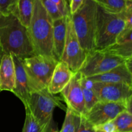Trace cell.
Returning <instances> with one entry per match:
<instances>
[{"mask_svg":"<svg viewBox=\"0 0 132 132\" xmlns=\"http://www.w3.org/2000/svg\"><path fill=\"white\" fill-rule=\"evenodd\" d=\"M0 45L3 53L14 54L21 59L37 55L28 28L12 13L0 14Z\"/></svg>","mask_w":132,"mask_h":132,"instance_id":"1","label":"cell"},{"mask_svg":"<svg viewBox=\"0 0 132 132\" xmlns=\"http://www.w3.org/2000/svg\"><path fill=\"white\" fill-rule=\"evenodd\" d=\"M27 28L36 54L55 58L53 49V20L40 0H34L33 13Z\"/></svg>","mask_w":132,"mask_h":132,"instance_id":"2","label":"cell"},{"mask_svg":"<svg viewBox=\"0 0 132 132\" xmlns=\"http://www.w3.org/2000/svg\"><path fill=\"white\" fill-rule=\"evenodd\" d=\"M61 100V98L50 93L47 88H45L32 92L24 107L32 114L44 131L58 132L53 119V113L56 107L65 111L67 108Z\"/></svg>","mask_w":132,"mask_h":132,"instance_id":"3","label":"cell"},{"mask_svg":"<svg viewBox=\"0 0 132 132\" xmlns=\"http://www.w3.org/2000/svg\"><path fill=\"white\" fill-rule=\"evenodd\" d=\"M97 10V5L93 0H85L75 12L70 14L77 39L86 52L95 49Z\"/></svg>","mask_w":132,"mask_h":132,"instance_id":"4","label":"cell"},{"mask_svg":"<svg viewBox=\"0 0 132 132\" xmlns=\"http://www.w3.org/2000/svg\"><path fill=\"white\" fill-rule=\"evenodd\" d=\"M125 26L126 21L122 12H108L97 5L95 49H104L116 43Z\"/></svg>","mask_w":132,"mask_h":132,"instance_id":"5","label":"cell"},{"mask_svg":"<svg viewBox=\"0 0 132 132\" xmlns=\"http://www.w3.org/2000/svg\"><path fill=\"white\" fill-rule=\"evenodd\" d=\"M58 62L53 57L41 54L23 59L31 93L48 87Z\"/></svg>","mask_w":132,"mask_h":132,"instance_id":"6","label":"cell"},{"mask_svg":"<svg viewBox=\"0 0 132 132\" xmlns=\"http://www.w3.org/2000/svg\"><path fill=\"white\" fill-rule=\"evenodd\" d=\"M126 61L104 49H94L87 52L79 72L86 77H90L107 72Z\"/></svg>","mask_w":132,"mask_h":132,"instance_id":"7","label":"cell"},{"mask_svg":"<svg viewBox=\"0 0 132 132\" xmlns=\"http://www.w3.org/2000/svg\"><path fill=\"white\" fill-rule=\"evenodd\" d=\"M67 30L64 49L60 61L67 63L73 72L79 71L86 58L87 52L81 47L73 28L70 13L67 16Z\"/></svg>","mask_w":132,"mask_h":132,"instance_id":"8","label":"cell"},{"mask_svg":"<svg viewBox=\"0 0 132 132\" xmlns=\"http://www.w3.org/2000/svg\"><path fill=\"white\" fill-rule=\"evenodd\" d=\"M131 100L128 103L98 101L83 115L93 126H97L112 121L125 110L131 112Z\"/></svg>","mask_w":132,"mask_h":132,"instance_id":"9","label":"cell"},{"mask_svg":"<svg viewBox=\"0 0 132 132\" xmlns=\"http://www.w3.org/2000/svg\"><path fill=\"white\" fill-rule=\"evenodd\" d=\"M99 101L128 103L131 100L132 85L124 83L94 82Z\"/></svg>","mask_w":132,"mask_h":132,"instance_id":"10","label":"cell"},{"mask_svg":"<svg viewBox=\"0 0 132 132\" xmlns=\"http://www.w3.org/2000/svg\"><path fill=\"white\" fill-rule=\"evenodd\" d=\"M81 72L79 71L74 72L69 82L60 93L67 107L81 116L85 115L86 109L81 89Z\"/></svg>","mask_w":132,"mask_h":132,"instance_id":"11","label":"cell"},{"mask_svg":"<svg viewBox=\"0 0 132 132\" xmlns=\"http://www.w3.org/2000/svg\"><path fill=\"white\" fill-rule=\"evenodd\" d=\"M11 54L15 67V87L12 93L22 101L25 107L31 91L23 67V59L14 54Z\"/></svg>","mask_w":132,"mask_h":132,"instance_id":"12","label":"cell"},{"mask_svg":"<svg viewBox=\"0 0 132 132\" xmlns=\"http://www.w3.org/2000/svg\"><path fill=\"white\" fill-rule=\"evenodd\" d=\"M87 78L94 82L124 83L132 85L131 70L126 62L104 73Z\"/></svg>","mask_w":132,"mask_h":132,"instance_id":"13","label":"cell"},{"mask_svg":"<svg viewBox=\"0 0 132 132\" xmlns=\"http://www.w3.org/2000/svg\"><path fill=\"white\" fill-rule=\"evenodd\" d=\"M74 72L70 69L67 63L59 61L54 70L48 85V90L53 94L59 93L67 85Z\"/></svg>","mask_w":132,"mask_h":132,"instance_id":"14","label":"cell"},{"mask_svg":"<svg viewBox=\"0 0 132 132\" xmlns=\"http://www.w3.org/2000/svg\"><path fill=\"white\" fill-rule=\"evenodd\" d=\"M15 87V67L11 54L3 53L0 63V91L12 93Z\"/></svg>","mask_w":132,"mask_h":132,"instance_id":"15","label":"cell"},{"mask_svg":"<svg viewBox=\"0 0 132 132\" xmlns=\"http://www.w3.org/2000/svg\"><path fill=\"white\" fill-rule=\"evenodd\" d=\"M67 16L53 21V49L55 59L60 61L63 54L67 30Z\"/></svg>","mask_w":132,"mask_h":132,"instance_id":"16","label":"cell"},{"mask_svg":"<svg viewBox=\"0 0 132 132\" xmlns=\"http://www.w3.org/2000/svg\"><path fill=\"white\" fill-rule=\"evenodd\" d=\"M81 85L86 112L99 101L94 89V82L81 74Z\"/></svg>","mask_w":132,"mask_h":132,"instance_id":"17","label":"cell"},{"mask_svg":"<svg viewBox=\"0 0 132 132\" xmlns=\"http://www.w3.org/2000/svg\"><path fill=\"white\" fill-rule=\"evenodd\" d=\"M34 0H18L16 16L21 23L28 28L33 13Z\"/></svg>","mask_w":132,"mask_h":132,"instance_id":"18","label":"cell"},{"mask_svg":"<svg viewBox=\"0 0 132 132\" xmlns=\"http://www.w3.org/2000/svg\"><path fill=\"white\" fill-rule=\"evenodd\" d=\"M117 132H132V114L125 110L117 115L113 120Z\"/></svg>","mask_w":132,"mask_h":132,"instance_id":"19","label":"cell"},{"mask_svg":"<svg viewBox=\"0 0 132 132\" xmlns=\"http://www.w3.org/2000/svg\"><path fill=\"white\" fill-rule=\"evenodd\" d=\"M98 6L106 11L119 14L126 10L128 0H93Z\"/></svg>","mask_w":132,"mask_h":132,"instance_id":"20","label":"cell"},{"mask_svg":"<svg viewBox=\"0 0 132 132\" xmlns=\"http://www.w3.org/2000/svg\"><path fill=\"white\" fill-rule=\"evenodd\" d=\"M81 115L67 107L66 115L61 129L58 132H76L81 122Z\"/></svg>","mask_w":132,"mask_h":132,"instance_id":"21","label":"cell"},{"mask_svg":"<svg viewBox=\"0 0 132 132\" xmlns=\"http://www.w3.org/2000/svg\"><path fill=\"white\" fill-rule=\"evenodd\" d=\"M104 49L125 60L132 58V41L116 43Z\"/></svg>","mask_w":132,"mask_h":132,"instance_id":"22","label":"cell"},{"mask_svg":"<svg viewBox=\"0 0 132 132\" xmlns=\"http://www.w3.org/2000/svg\"><path fill=\"white\" fill-rule=\"evenodd\" d=\"M22 132H45L32 114L26 110V117Z\"/></svg>","mask_w":132,"mask_h":132,"instance_id":"23","label":"cell"},{"mask_svg":"<svg viewBox=\"0 0 132 132\" xmlns=\"http://www.w3.org/2000/svg\"><path fill=\"white\" fill-rule=\"evenodd\" d=\"M40 1L53 21L63 16L57 6L51 0H40Z\"/></svg>","mask_w":132,"mask_h":132,"instance_id":"24","label":"cell"},{"mask_svg":"<svg viewBox=\"0 0 132 132\" xmlns=\"http://www.w3.org/2000/svg\"><path fill=\"white\" fill-rule=\"evenodd\" d=\"M18 0H0V12L6 14L12 13L16 15Z\"/></svg>","mask_w":132,"mask_h":132,"instance_id":"25","label":"cell"},{"mask_svg":"<svg viewBox=\"0 0 132 132\" xmlns=\"http://www.w3.org/2000/svg\"><path fill=\"white\" fill-rule=\"evenodd\" d=\"M95 132H117L113 121H109L104 124L94 126Z\"/></svg>","mask_w":132,"mask_h":132,"instance_id":"26","label":"cell"},{"mask_svg":"<svg viewBox=\"0 0 132 132\" xmlns=\"http://www.w3.org/2000/svg\"><path fill=\"white\" fill-rule=\"evenodd\" d=\"M59 9L63 16H68L70 13V7L67 0H51Z\"/></svg>","mask_w":132,"mask_h":132,"instance_id":"27","label":"cell"},{"mask_svg":"<svg viewBox=\"0 0 132 132\" xmlns=\"http://www.w3.org/2000/svg\"><path fill=\"white\" fill-rule=\"evenodd\" d=\"M76 132H95L94 126L87 121L83 115H81V122Z\"/></svg>","mask_w":132,"mask_h":132,"instance_id":"28","label":"cell"},{"mask_svg":"<svg viewBox=\"0 0 132 132\" xmlns=\"http://www.w3.org/2000/svg\"><path fill=\"white\" fill-rule=\"evenodd\" d=\"M84 1L85 0H71L70 3L69 4L70 14H73V12H75L81 6Z\"/></svg>","mask_w":132,"mask_h":132,"instance_id":"29","label":"cell"},{"mask_svg":"<svg viewBox=\"0 0 132 132\" xmlns=\"http://www.w3.org/2000/svg\"><path fill=\"white\" fill-rule=\"evenodd\" d=\"M3 55V52L1 45H0V63H1V58H2Z\"/></svg>","mask_w":132,"mask_h":132,"instance_id":"30","label":"cell"},{"mask_svg":"<svg viewBox=\"0 0 132 132\" xmlns=\"http://www.w3.org/2000/svg\"><path fill=\"white\" fill-rule=\"evenodd\" d=\"M67 2H68V5H69V4L70 3V2H71V0H67Z\"/></svg>","mask_w":132,"mask_h":132,"instance_id":"31","label":"cell"},{"mask_svg":"<svg viewBox=\"0 0 132 132\" xmlns=\"http://www.w3.org/2000/svg\"><path fill=\"white\" fill-rule=\"evenodd\" d=\"M0 14H1V12H0Z\"/></svg>","mask_w":132,"mask_h":132,"instance_id":"32","label":"cell"}]
</instances>
